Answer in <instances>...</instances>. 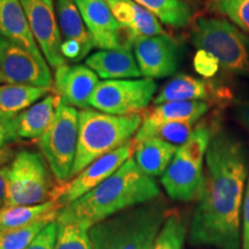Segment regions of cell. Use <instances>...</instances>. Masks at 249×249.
<instances>
[{
  "mask_svg": "<svg viewBox=\"0 0 249 249\" xmlns=\"http://www.w3.org/2000/svg\"><path fill=\"white\" fill-rule=\"evenodd\" d=\"M204 178L193 213L189 240L194 246L241 249L240 213L248 173L246 144L227 130L211 138Z\"/></svg>",
  "mask_w": 249,
  "mask_h": 249,
  "instance_id": "obj_1",
  "label": "cell"
},
{
  "mask_svg": "<svg viewBox=\"0 0 249 249\" xmlns=\"http://www.w3.org/2000/svg\"><path fill=\"white\" fill-rule=\"evenodd\" d=\"M160 191L130 157L110 178L60 210L57 222L90 229L121 211L160 197Z\"/></svg>",
  "mask_w": 249,
  "mask_h": 249,
  "instance_id": "obj_2",
  "label": "cell"
},
{
  "mask_svg": "<svg viewBox=\"0 0 249 249\" xmlns=\"http://www.w3.org/2000/svg\"><path fill=\"white\" fill-rule=\"evenodd\" d=\"M167 213L156 198L113 214L89 229L92 249H152Z\"/></svg>",
  "mask_w": 249,
  "mask_h": 249,
  "instance_id": "obj_3",
  "label": "cell"
},
{
  "mask_svg": "<svg viewBox=\"0 0 249 249\" xmlns=\"http://www.w3.org/2000/svg\"><path fill=\"white\" fill-rule=\"evenodd\" d=\"M141 114L112 116L95 110L79 112V140L71 178L102 156L130 141L142 124Z\"/></svg>",
  "mask_w": 249,
  "mask_h": 249,
  "instance_id": "obj_4",
  "label": "cell"
},
{
  "mask_svg": "<svg viewBox=\"0 0 249 249\" xmlns=\"http://www.w3.org/2000/svg\"><path fill=\"white\" fill-rule=\"evenodd\" d=\"M213 133L209 127H195L191 138L177 149L160 182L169 197L176 201L197 200L204 178V160Z\"/></svg>",
  "mask_w": 249,
  "mask_h": 249,
  "instance_id": "obj_5",
  "label": "cell"
},
{
  "mask_svg": "<svg viewBox=\"0 0 249 249\" xmlns=\"http://www.w3.org/2000/svg\"><path fill=\"white\" fill-rule=\"evenodd\" d=\"M192 42L197 50L213 54L223 70L235 75H249V38L226 18H198Z\"/></svg>",
  "mask_w": 249,
  "mask_h": 249,
  "instance_id": "obj_6",
  "label": "cell"
},
{
  "mask_svg": "<svg viewBox=\"0 0 249 249\" xmlns=\"http://www.w3.org/2000/svg\"><path fill=\"white\" fill-rule=\"evenodd\" d=\"M57 187L43 155L22 150L7 165L5 205H35L55 201Z\"/></svg>",
  "mask_w": 249,
  "mask_h": 249,
  "instance_id": "obj_7",
  "label": "cell"
},
{
  "mask_svg": "<svg viewBox=\"0 0 249 249\" xmlns=\"http://www.w3.org/2000/svg\"><path fill=\"white\" fill-rule=\"evenodd\" d=\"M79 140V111L60 103L54 119L48 130L38 139V147L50 170L64 185L71 179Z\"/></svg>",
  "mask_w": 249,
  "mask_h": 249,
  "instance_id": "obj_8",
  "label": "cell"
},
{
  "mask_svg": "<svg viewBox=\"0 0 249 249\" xmlns=\"http://www.w3.org/2000/svg\"><path fill=\"white\" fill-rule=\"evenodd\" d=\"M157 85L154 80H104L98 83L90 107L112 116L135 114L150 104Z\"/></svg>",
  "mask_w": 249,
  "mask_h": 249,
  "instance_id": "obj_9",
  "label": "cell"
},
{
  "mask_svg": "<svg viewBox=\"0 0 249 249\" xmlns=\"http://www.w3.org/2000/svg\"><path fill=\"white\" fill-rule=\"evenodd\" d=\"M0 71L6 83L53 89V77L46 61L23 46L0 36Z\"/></svg>",
  "mask_w": 249,
  "mask_h": 249,
  "instance_id": "obj_10",
  "label": "cell"
},
{
  "mask_svg": "<svg viewBox=\"0 0 249 249\" xmlns=\"http://www.w3.org/2000/svg\"><path fill=\"white\" fill-rule=\"evenodd\" d=\"M96 48L132 51L138 37L121 26L112 14L107 0H74Z\"/></svg>",
  "mask_w": 249,
  "mask_h": 249,
  "instance_id": "obj_11",
  "label": "cell"
},
{
  "mask_svg": "<svg viewBox=\"0 0 249 249\" xmlns=\"http://www.w3.org/2000/svg\"><path fill=\"white\" fill-rule=\"evenodd\" d=\"M134 148L135 142L132 139L120 148L93 160L76 177L71 178V181L57 187L55 201L64 208L82 197L99 183L110 178L130 157H133Z\"/></svg>",
  "mask_w": 249,
  "mask_h": 249,
  "instance_id": "obj_12",
  "label": "cell"
},
{
  "mask_svg": "<svg viewBox=\"0 0 249 249\" xmlns=\"http://www.w3.org/2000/svg\"><path fill=\"white\" fill-rule=\"evenodd\" d=\"M28 23L49 66L57 70L66 64L61 53L62 38L52 0H20Z\"/></svg>",
  "mask_w": 249,
  "mask_h": 249,
  "instance_id": "obj_13",
  "label": "cell"
},
{
  "mask_svg": "<svg viewBox=\"0 0 249 249\" xmlns=\"http://www.w3.org/2000/svg\"><path fill=\"white\" fill-rule=\"evenodd\" d=\"M133 50L141 75L145 79H164L178 71L180 50L169 35L138 37Z\"/></svg>",
  "mask_w": 249,
  "mask_h": 249,
  "instance_id": "obj_14",
  "label": "cell"
},
{
  "mask_svg": "<svg viewBox=\"0 0 249 249\" xmlns=\"http://www.w3.org/2000/svg\"><path fill=\"white\" fill-rule=\"evenodd\" d=\"M98 75L86 65H62L55 70L53 91L64 104L87 110L97 88Z\"/></svg>",
  "mask_w": 249,
  "mask_h": 249,
  "instance_id": "obj_15",
  "label": "cell"
},
{
  "mask_svg": "<svg viewBox=\"0 0 249 249\" xmlns=\"http://www.w3.org/2000/svg\"><path fill=\"white\" fill-rule=\"evenodd\" d=\"M226 90L217 88L209 81L196 79L187 74H179L165 85L158 95L154 98V104L160 105L169 102H207L213 97L229 98V95H223Z\"/></svg>",
  "mask_w": 249,
  "mask_h": 249,
  "instance_id": "obj_16",
  "label": "cell"
},
{
  "mask_svg": "<svg viewBox=\"0 0 249 249\" xmlns=\"http://www.w3.org/2000/svg\"><path fill=\"white\" fill-rule=\"evenodd\" d=\"M0 36L23 46L39 60L46 61L31 33L20 0H0Z\"/></svg>",
  "mask_w": 249,
  "mask_h": 249,
  "instance_id": "obj_17",
  "label": "cell"
},
{
  "mask_svg": "<svg viewBox=\"0 0 249 249\" xmlns=\"http://www.w3.org/2000/svg\"><path fill=\"white\" fill-rule=\"evenodd\" d=\"M86 66L103 80L135 79L142 76L132 51L124 50H101L95 52L86 59Z\"/></svg>",
  "mask_w": 249,
  "mask_h": 249,
  "instance_id": "obj_18",
  "label": "cell"
},
{
  "mask_svg": "<svg viewBox=\"0 0 249 249\" xmlns=\"http://www.w3.org/2000/svg\"><path fill=\"white\" fill-rule=\"evenodd\" d=\"M61 98L57 93L48 95L15 117L18 139H39L54 119Z\"/></svg>",
  "mask_w": 249,
  "mask_h": 249,
  "instance_id": "obj_19",
  "label": "cell"
},
{
  "mask_svg": "<svg viewBox=\"0 0 249 249\" xmlns=\"http://www.w3.org/2000/svg\"><path fill=\"white\" fill-rule=\"evenodd\" d=\"M177 149L178 147L163 140L148 139L135 142L133 158L142 172L154 178L163 176L171 160H173Z\"/></svg>",
  "mask_w": 249,
  "mask_h": 249,
  "instance_id": "obj_20",
  "label": "cell"
},
{
  "mask_svg": "<svg viewBox=\"0 0 249 249\" xmlns=\"http://www.w3.org/2000/svg\"><path fill=\"white\" fill-rule=\"evenodd\" d=\"M57 20L62 40H74L82 48L83 57L95 48L92 37L74 0H57Z\"/></svg>",
  "mask_w": 249,
  "mask_h": 249,
  "instance_id": "obj_21",
  "label": "cell"
},
{
  "mask_svg": "<svg viewBox=\"0 0 249 249\" xmlns=\"http://www.w3.org/2000/svg\"><path fill=\"white\" fill-rule=\"evenodd\" d=\"M61 209L57 201L35 205H5L0 209V231L23 227L42 219L57 220Z\"/></svg>",
  "mask_w": 249,
  "mask_h": 249,
  "instance_id": "obj_22",
  "label": "cell"
},
{
  "mask_svg": "<svg viewBox=\"0 0 249 249\" xmlns=\"http://www.w3.org/2000/svg\"><path fill=\"white\" fill-rule=\"evenodd\" d=\"M50 90L33 86L2 85L0 86V114L15 118L31 105L46 97Z\"/></svg>",
  "mask_w": 249,
  "mask_h": 249,
  "instance_id": "obj_23",
  "label": "cell"
},
{
  "mask_svg": "<svg viewBox=\"0 0 249 249\" xmlns=\"http://www.w3.org/2000/svg\"><path fill=\"white\" fill-rule=\"evenodd\" d=\"M210 104L202 101L169 102L155 105L154 108L143 117L149 123L160 124L166 121H197L207 113Z\"/></svg>",
  "mask_w": 249,
  "mask_h": 249,
  "instance_id": "obj_24",
  "label": "cell"
},
{
  "mask_svg": "<svg viewBox=\"0 0 249 249\" xmlns=\"http://www.w3.org/2000/svg\"><path fill=\"white\" fill-rule=\"evenodd\" d=\"M195 121H166L154 124L142 120V124L135 134L134 141L141 142L148 139H160L176 147H181L188 141L194 130Z\"/></svg>",
  "mask_w": 249,
  "mask_h": 249,
  "instance_id": "obj_25",
  "label": "cell"
},
{
  "mask_svg": "<svg viewBox=\"0 0 249 249\" xmlns=\"http://www.w3.org/2000/svg\"><path fill=\"white\" fill-rule=\"evenodd\" d=\"M151 12L161 23L182 28L191 21L193 11L185 0H134Z\"/></svg>",
  "mask_w": 249,
  "mask_h": 249,
  "instance_id": "obj_26",
  "label": "cell"
},
{
  "mask_svg": "<svg viewBox=\"0 0 249 249\" xmlns=\"http://www.w3.org/2000/svg\"><path fill=\"white\" fill-rule=\"evenodd\" d=\"M187 235L185 219L179 213H169L152 249H183Z\"/></svg>",
  "mask_w": 249,
  "mask_h": 249,
  "instance_id": "obj_27",
  "label": "cell"
},
{
  "mask_svg": "<svg viewBox=\"0 0 249 249\" xmlns=\"http://www.w3.org/2000/svg\"><path fill=\"white\" fill-rule=\"evenodd\" d=\"M52 222L54 220L42 219L23 227L0 231V249H26L36 235Z\"/></svg>",
  "mask_w": 249,
  "mask_h": 249,
  "instance_id": "obj_28",
  "label": "cell"
},
{
  "mask_svg": "<svg viewBox=\"0 0 249 249\" xmlns=\"http://www.w3.org/2000/svg\"><path fill=\"white\" fill-rule=\"evenodd\" d=\"M57 224L54 249H92L89 229L79 224Z\"/></svg>",
  "mask_w": 249,
  "mask_h": 249,
  "instance_id": "obj_29",
  "label": "cell"
},
{
  "mask_svg": "<svg viewBox=\"0 0 249 249\" xmlns=\"http://www.w3.org/2000/svg\"><path fill=\"white\" fill-rule=\"evenodd\" d=\"M211 6L249 35V0H211Z\"/></svg>",
  "mask_w": 249,
  "mask_h": 249,
  "instance_id": "obj_30",
  "label": "cell"
},
{
  "mask_svg": "<svg viewBox=\"0 0 249 249\" xmlns=\"http://www.w3.org/2000/svg\"><path fill=\"white\" fill-rule=\"evenodd\" d=\"M219 67V62L213 54L202 51V50H197L194 57V68L200 75L205 79H209L217 73Z\"/></svg>",
  "mask_w": 249,
  "mask_h": 249,
  "instance_id": "obj_31",
  "label": "cell"
},
{
  "mask_svg": "<svg viewBox=\"0 0 249 249\" xmlns=\"http://www.w3.org/2000/svg\"><path fill=\"white\" fill-rule=\"evenodd\" d=\"M57 220L50 223L30 242L26 249H54L57 239Z\"/></svg>",
  "mask_w": 249,
  "mask_h": 249,
  "instance_id": "obj_32",
  "label": "cell"
},
{
  "mask_svg": "<svg viewBox=\"0 0 249 249\" xmlns=\"http://www.w3.org/2000/svg\"><path fill=\"white\" fill-rule=\"evenodd\" d=\"M18 139L17 133L15 118H6L0 114V144H9L17 142Z\"/></svg>",
  "mask_w": 249,
  "mask_h": 249,
  "instance_id": "obj_33",
  "label": "cell"
},
{
  "mask_svg": "<svg viewBox=\"0 0 249 249\" xmlns=\"http://www.w3.org/2000/svg\"><path fill=\"white\" fill-rule=\"evenodd\" d=\"M241 249H249V178L245 193L244 207H242Z\"/></svg>",
  "mask_w": 249,
  "mask_h": 249,
  "instance_id": "obj_34",
  "label": "cell"
},
{
  "mask_svg": "<svg viewBox=\"0 0 249 249\" xmlns=\"http://www.w3.org/2000/svg\"><path fill=\"white\" fill-rule=\"evenodd\" d=\"M235 117L249 132V99L238 104V107H235Z\"/></svg>",
  "mask_w": 249,
  "mask_h": 249,
  "instance_id": "obj_35",
  "label": "cell"
},
{
  "mask_svg": "<svg viewBox=\"0 0 249 249\" xmlns=\"http://www.w3.org/2000/svg\"><path fill=\"white\" fill-rule=\"evenodd\" d=\"M7 165L0 167V209L5 205L7 196Z\"/></svg>",
  "mask_w": 249,
  "mask_h": 249,
  "instance_id": "obj_36",
  "label": "cell"
},
{
  "mask_svg": "<svg viewBox=\"0 0 249 249\" xmlns=\"http://www.w3.org/2000/svg\"><path fill=\"white\" fill-rule=\"evenodd\" d=\"M13 157V151L7 144H0V167L6 166Z\"/></svg>",
  "mask_w": 249,
  "mask_h": 249,
  "instance_id": "obj_37",
  "label": "cell"
},
{
  "mask_svg": "<svg viewBox=\"0 0 249 249\" xmlns=\"http://www.w3.org/2000/svg\"><path fill=\"white\" fill-rule=\"evenodd\" d=\"M4 82V77H2V74H1V71H0V83Z\"/></svg>",
  "mask_w": 249,
  "mask_h": 249,
  "instance_id": "obj_38",
  "label": "cell"
}]
</instances>
